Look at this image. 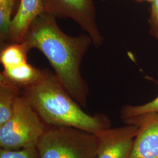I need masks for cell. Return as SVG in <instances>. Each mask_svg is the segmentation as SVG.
I'll list each match as a JSON object with an SVG mask.
<instances>
[{"label":"cell","instance_id":"cell-1","mask_svg":"<svg viewBox=\"0 0 158 158\" xmlns=\"http://www.w3.org/2000/svg\"><path fill=\"white\" fill-rule=\"evenodd\" d=\"M56 19L46 12L40 13L30 25L23 42L29 51L35 48L44 54L63 87L75 101L85 107L89 87L80 68L93 42L87 34L75 36L65 34Z\"/></svg>","mask_w":158,"mask_h":158},{"label":"cell","instance_id":"cell-2","mask_svg":"<svg viewBox=\"0 0 158 158\" xmlns=\"http://www.w3.org/2000/svg\"><path fill=\"white\" fill-rule=\"evenodd\" d=\"M23 94L47 125L70 127L93 133L110 128L107 116L85 112L48 69L44 77L23 89Z\"/></svg>","mask_w":158,"mask_h":158},{"label":"cell","instance_id":"cell-3","mask_svg":"<svg viewBox=\"0 0 158 158\" xmlns=\"http://www.w3.org/2000/svg\"><path fill=\"white\" fill-rule=\"evenodd\" d=\"M36 148L40 158H97L98 140L85 130L46 125Z\"/></svg>","mask_w":158,"mask_h":158},{"label":"cell","instance_id":"cell-4","mask_svg":"<svg viewBox=\"0 0 158 158\" xmlns=\"http://www.w3.org/2000/svg\"><path fill=\"white\" fill-rule=\"evenodd\" d=\"M46 125L22 94L11 116L0 125V147L9 150L36 148Z\"/></svg>","mask_w":158,"mask_h":158},{"label":"cell","instance_id":"cell-5","mask_svg":"<svg viewBox=\"0 0 158 158\" xmlns=\"http://www.w3.org/2000/svg\"><path fill=\"white\" fill-rule=\"evenodd\" d=\"M41 3L42 12L55 18L72 19L90 36L93 45L99 47L102 44L93 0H41Z\"/></svg>","mask_w":158,"mask_h":158},{"label":"cell","instance_id":"cell-6","mask_svg":"<svg viewBox=\"0 0 158 158\" xmlns=\"http://www.w3.org/2000/svg\"><path fill=\"white\" fill-rule=\"evenodd\" d=\"M138 131L135 125L98 131L97 158H131L134 142Z\"/></svg>","mask_w":158,"mask_h":158},{"label":"cell","instance_id":"cell-7","mask_svg":"<svg viewBox=\"0 0 158 158\" xmlns=\"http://www.w3.org/2000/svg\"><path fill=\"white\" fill-rule=\"evenodd\" d=\"M138 127L131 158H158V111L123 121Z\"/></svg>","mask_w":158,"mask_h":158},{"label":"cell","instance_id":"cell-8","mask_svg":"<svg viewBox=\"0 0 158 158\" xmlns=\"http://www.w3.org/2000/svg\"><path fill=\"white\" fill-rule=\"evenodd\" d=\"M42 12L41 0H21L17 13L12 19L8 40L22 42L30 25Z\"/></svg>","mask_w":158,"mask_h":158},{"label":"cell","instance_id":"cell-9","mask_svg":"<svg viewBox=\"0 0 158 158\" xmlns=\"http://www.w3.org/2000/svg\"><path fill=\"white\" fill-rule=\"evenodd\" d=\"M46 70V69L35 68L27 62L15 67L4 69L1 73L23 90L42 79L45 74Z\"/></svg>","mask_w":158,"mask_h":158},{"label":"cell","instance_id":"cell-10","mask_svg":"<svg viewBox=\"0 0 158 158\" xmlns=\"http://www.w3.org/2000/svg\"><path fill=\"white\" fill-rule=\"evenodd\" d=\"M23 90L0 73V125L5 123L13 113L18 98Z\"/></svg>","mask_w":158,"mask_h":158},{"label":"cell","instance_id":"cell-11","mask_svg":"<svg viewBox=\"0 0 158 158\" xmlns=\"http://www.w3.org/2000/svg\"><path fill=\"white\" fill-rule=\"evenodd\" d=\"M29 49L25 42H12L1 46L0 62L4 69L13 68L27 62Z\"/></svg>","mask_w":158,"mask_h":158},{"label":"cell","instance_id":"cell-12","mask_svg":"<svg viewBox=\"0 0 158 158\" xmlns=\"http://www.w3.org/2000/svg\"><path fill=\"white\" fill-rule=\"evenodd\" d=\"M16 0H0V42L4 45L8 40L12 13Z\"/></svg>","mask_w":158,"mask_h":158},{"label":"cell","instance_id":"cell-13","mask_svg":"<svg viewBox=\"0 0 158 158\" xmlns=\"http://www.w3.org/2000/svg\"><path fill=\"white\" fill-rule=\"evenodd\" d=\"M158 85V81H155ZM158 111V96L152 101L140 106L126 105L124 106L120 114V118L124 121L127 119L138 116L147 113Z\"/></svg>","mask_w":158,"mask_h":158},{"label":"cell","instance_id":"cell-14","mask_svg":"<svg viewBox=\"0 0 158 158\" xmlns=\"http://www.w3.org/2000/svg\"><path fill=\"white\" fill-rule=\"evenodd\" d=\"M0 158H40L37 148L19 150L0 149Z\"/></svg>","mask_w":158,"mask_h":158},{"label":"cell","instance_id":"cell-15","mask_svg":"<svg viewBox=\"0 0 158 158\" xmlns=\"http://www.w3.org/2000/svg\"><path fill=\"white\" fill-rule=\"evenodd\" d=\"M148 21L150 26V34L158 38V0H153L151 2L150 17Z\"/></svg>","mask_w":158,"mask_h":158},{"label":"cell","instance_id":"cell-16","mask_svg":"<svg viewBox=\"0 0 158 158\" xmlns=\"http://www.w3.org/2000/svg\"><path fill=\"white\" fill-rule=\"evenodd\" d=\"M104 1V0H103ZM136 1H147V2H152L153 1V0H136Z\"/></svg>","mask_w":158,"mask_h":158}]
</instances>
